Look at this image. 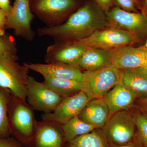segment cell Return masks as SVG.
I'll return each instance as SVG.
<instances>
[{"label":"cell","instance_id":"cell-22","mask_svg":"<svg viewBox=\"0 0 147 147\" xmlns=\"http://www.w3.org/2000/svg\"><path fill=\"white\" fill-rule=\"evenodd\" d=\"M62 125L65 139L66 142L90 133L96 129L81 120L78 117L71 119Z\"/></svg>","mask_w":147,"mask_h":147},{"label":"cell","instance_id":"cell-1","mask_svg":"<svg viewBox=\"0 0 147 147\" xmlns=\"http://www.w3.org/2000/svg\"><path fill=\"white\" fill-rule=\"evenodd\" d=\"M109 28L105 12L96 3L88 2L71 14L65 23L40 28L37 32L39 36L52 37L55 40L74 42Z\"/></svg>","mask_w":147,"mask_h":147},{"label":"cell","instance_id":"cell-35","mask_svg":"<svg viewBox=\"0 0 147 147\" xmlns=\"http://www.w3.org/2000/svg\"><path fill=\"white\" fill-rule=\"evenodd\" d=\"M145 1H146V4L147 5V0H145Z\"/></svg>","mask_w":147,"mask_h":147},{"label":"cell","instance_id":"cell-10","mask_svg":"<svg viewBox=\"0 0 147 147\" xmlns=\"http://www.w3.org/2000/svg\"><path fill=\"white\" fill-rule=\"evenodd\" d=\"M77 4L75 0H34L33 8L47 27H51L62 24L65 16Z\"/></svg>","mask_w":147,"mask_h":147},{"label":"cell","instance_id":"cell-30","mask_svg":"<svg viewBox=\"0 0 147 147\" xmlns=\"http://www.w3.org/2000/svg\"><path fill=\"white\" fill-rule=\"evenodd\" d=\"M7 13L0 9V36L5 34Z\"/></svg>","mask_w":147,"mask_h":147},{"label":"cell","instance_id":"cell-12","mask_svg":"<svg viewBox=\"0 0 147 147\" xmlns=\"http://www.w3.org/2000/svg\"><path fill=\"white\" fill-rule=\"evenodd\" d=\"M66 142L62 125L51 121H38L29 147H64Z\"/></svg>","mask_w":147,"mask_h":147},{"label":"cell","instance_id":"cell-9","mask_svg":"<svg viewBox=\"0 0 147 147\" xmlns=\"http://www.w3.org/2000/svg\"><path fill=\"white\" fill-rule=\"evenodd\" d=\"M110 27L130 32L138 37L147 34V15L115 7L105 12Z\"/></svg>","mask_w":147,"mask_h":147},{"label":"cell","instance_id":"cell-7","mask_svg":"<svg viewBox=\"0 0 147 147\" xmlns=\"http://www.w3.org/2000/svg\"><path fill=\"white\" fill-rule=\"evenodd\" d=\"M63 98L48 88L44 82L29 76L27 84L26 99L34 110L43 113H52Z\"/></svg>","mask_w":147,"mask_h":147},{"label":"cell","instance_id":"cell-18","mask_svg":"<svg viewBox=\"0 0 147 147\" xmlns=\"http://www.w3.org/2000/svg\"><path fill=\"white\" fill-rule=\"evenodd\" d=\"M121 82L139 96H147V67L120 69Z\"/></svg>","mask_w":147,"mask_h":147},{"label":"cell","instance_id":"cell-4","mask_svg":"<svg viewBox=\"0 0 147 147\" xmlns=\"http://www.w3.org/2000/svg\"><path fill=\"white\" fill-rule=\"evenodd\" d=\"M84 92L90 100L102 98L121 81L120 69L112 64L94 71L84 72Z\"/></svg>","mask_w":147,"mask_h":147},{"label":"cell","instance_id":"cell-11","mask_svg":"<svg viewBox=\"0 0 147 147\" xmlns=\"http://www.w3.org/2000/svg\"><path fill=\"white\" fill-rule=\"evenodd\" d=\"M90 100L86 94L81 91L73 95L63 98L53 112L43 113L41 119L42 120L53 121L63 125L78 117Z\"/></svg>","mask_w":147,"mask_h":147},{"label":"cell","instance_id":"cell-20","mask_svg":"<svg viewBox=\"0 0 147 147\" xmlns=\"http://www.w3.org/2000/svg\"><path fill=\"white\" fill-rule=\"evenodd\" d=\"M44 79L43 82L48 88L63 98L84 90L83 82L48 77H44Z\"/></svg>","mask_w":147,"mask_h":147},{"label":"cell","instance_id":"cell-21","mask_svg":"<svg viewBox=\"0 0 147 147\" xmlns=\"http://www.w3.org/2000/svg\"><path fill=\"white\" fill-rule=\"evenodd\" d=\"M64 147H108L102 130L96 128L91 132L66 142Z\"/></svg>","mask_w":147,"mask_h":147},{"label":"cell","instance_id":"cell-29","mask_svg":"<svg viewBox=\"0 0 147 147\" xmlns=\"http://www.w3.org/2000/svg\"><path fill=\"white\" fill-rule=\"evenodd\" d=\"M100 9L104 12H106L110 10L113 5V0H93Z\"/></svg>","mask_w":147,"mask_h":147},{"label":"cell","instance_id":"cell-6","mask_svg":"<svg viewBox=\"0 0 147 147\" xmlns=\"http://www.w3.org/2000/svg\"><path fill=\"white\" fill-rule=\"evenodd\" d=\"M136 127L134 117L128 110H123L111 116L102 131L107 142L121 145L134 139Z\"/></svg>","mask_w":147,"mask_h":147},{"label":"cell","instance_id":"cell-26","mask_svg":"<svg viewBox=\"0 0 147 147\" xmlns=\"http://www.w3.org/2000/svg\"><path fill=\"white\" fill-rule=\"evenodd\" d=\"M113 3L123 10L129 12H136V4L135 0H113Z\"/></svg>","mask_w":147,"mask_h":147},{"label":"cell","instance_id":"cell-8","mask_svg":"<svg viewBox=\"0 0 147 147\" xmlns=\"http://www.w3.org/2000/svg\"><path fill=\"white\" fill-rule=\"evenodd\" d=\"M30 0H15L7 16L6 29H12L14 34L28 40H32L34 32L31 26L33 19Z\"/></svg>","mask_w":147,"mask_h":147},{"label":"cell","instance_id":"cell-27","mask_svg":"<svg viewBox=\"0 0 147 147\" xmlns=\"http://www.w3.org/2000/svg\"><path fill=\"white\" fill-rule=\"evenodd\" d=\"M0 147H24L21 143L13 137L0 139Z\"/></svg>","mask_w":147,"mask_h":147},{"label":"cell","instance_id":"cell-34","mask_svg":"<svg viewBox=\"0 0 147 147\" xmlns=\"http://www.w3.org/2000/svg\"><path fill=\"white\" fill-rule=\"evenodd\" d=\"M146 65H147V50H146Z\"/></svg>","mask_w":147,"mask_h":147},{"label":"cell","instance_id":"cell-24","mask_svg":"<svg viewBox=\"0 0 147 147\" xmlns=\"http://www.w3.org/2000/svg\"><path fill=\"white\" fill-rule=\"evenodd\" d=\"M134 118L137 129V135L144 147H147V114L137 113Z\"/></svg>","mask_w":147,"mask_h":147},{"label":"cell","instance_id":"cell-2","mask_svg":"<svg viewBox=\"0 0 147 147\" xmlns=\"http://www.w3.org/2000/svg\"><path fill=\"white\" fill-rule=\"evenodd\" d=\"M34 111L26 100L11 93L8 110L11 134L24 147H29L36 130Z\"/></svg>","mask_w":147,"mask_h":147},{"label":"cell","instance_id":"cell-23","mask_svg":"<svg viewBox=\"0 0 147 147\" xmlns=\"http://www.w3.org/2000/svg\"><path fill=\"white\" fill-rule=\"evenodd\" d=\"M11 94V92L8 89L0 87V139L11 137L8 117Z\"/></svg>","mask_w":147,"mask_h":147},{"label":"cell","instance_id":"cell-15","mask_svg":"<svg viewBox=\"0 0 147 147\" xmlns=\"http://www.w3.org/2000/svg\"><path fill=\"white\" fill-rule=\"evenodd\" d=\"M147 50L144 46L135 47L127 45L110 50L111 64L119 69L147 67Z\"/></svg>","mask_w":147,"mask_h":147},{"label":"cell","instance_id":"cell-17","mask_svg":"<svg viewBox=\"0 0 147 147\" xmlns=\"http://www.w3.org/2000/svg\"><path fill=\"white\" fill-rule=\"evenodd\" d=\"M78 117L95 128L102 127L109 119V108L102 98H95L87 103Z\"/></svg>","mask_w":147,"mask_h":147},{"label":"cell","instance_id":"cell-5","mask_svg":"<svg viewBox=\"0 0 147 147\" xmlns=\"http://www.w3.org/2000/svg\"><path fill=\"white\" fill-rule=\"evenodd\" d=\"M139 39L130 32L110 27L96 31L86 38L74 42L88 47L112 50L133 45L139 42Z\"/></svg>","mask_w":147,"mask_h":147},{"label":"cell","instance_id":"cell-16","mask_svg":"<svg viewBox=\"0 0 147 147\" xmlns=\"http://www.w3.org/2000/svg\"><path fill=\"white\" fill-rule=\"evenodd\" d=\"M137 97L133 92L125 87L121 81L102 98L109 108V118L118 111L128 110Z\"/></svg>","mask_w":147,"mask_h":147},{"label":"cell","instance_id":"cell-3","mask_svg":"<svg viewBox=\"0 0 147 147\" xmlns=\"http://www.w3.org/2000/svg\"><path fill=\"white\" fill-rule=\"evenodd\" d=\"M17 55H0V87L8 89L13 95L26 100L30 69L17 62Z\"/></svg>","mask_w":147,"mask_h":147},{"label":"cell","instance_id":"cell-33","mask_svg":"<svg viewBox=\"0 0 147 147\" xmlns=\"http://www.w3.org/2000/svg\"><path fill=\"white\" fill-rule=\"evenodd\" d=\"M144 46L145 47H146V48H147V34L146 40V42H145V44H144Z\"/></svg>","mask_w":147,"mask_h":147},{"label":"cell","instance_id":"cell-36","mask_svg":"<svg viewBox=\"0 0 147 147\" xmlns=\"http://www.w3.org/2000/svg\"><path fill=\"white\" fill-rule=\"evenodd\" d=\"M135 1H136V2L137 3V0H135Z\"/></svg>","mask_w":147,"mask_h":147},{"label":"cell","instance_id":"cell-14","mask_svg":"<svg viewBox=\"0 0 147 147\" xmlns=\"http://www.w3.org/2000/svg\"><path fill=\"white\" fill-rule=\"evenodd\" d=\"M24 64L30 70L40 74L43 77L84 82V72L77 65L61 63L46 64L24 63Z\"/></svg>","mask_w":147,"mask_h":147},{"label":"cell","instance_id":"cell-25","mask_svg":"<svg viewBox=\"0 0 147 147\" xmlns=\"http://www.w3.org/2000/svg\"><path fill=\"white\" fill-rule=\"evenodd\" d=\"M16 43L12 36L5 34L0 36V55H17Z\"/></svg>","mask_w":147,"mask_h":147},{"label":"cell","instance_id":"cell-32","mask_svg":"<svg viewBox=\"0 0 147 147\" xmlns=\"http://www.w3.org/2000/svg\"><path fill=\"white\" fill-rule=\"evenodd\" d=\"M140 104L142 109L145 111L146 114H147V96L141 100Z\"/></svg>","mask_w":147,"mask_h":147},{"label":"cell","instance_id":"cell-31","mask_svg":"<svg viewBox=\"0 0 147 147\" xmlns=\"http://www.w3.org/2000/svg\"><path fill=\"white\" fill-rule=\"evenodd\" d=\"M11 8L9 0H0V9L4 11L7 14L10 12Z\"/></svg>","mask_w":147,"mask_h":147},{"label":"cell","instance_id":"cell-13","mask_svg":"<svg viewBox=\"0 0 147 147\" xmlns=\"http://www.w3.org/2000/svg\"><path fill=\"white\" fill-rule=\"evenodd\" d=\"M88 47L73 41L62 44L60 41L55 40L47 47L45 60L46 63H61L76 65Z\"/></svg>","mask_w":147,"mask_h":147},{"label":"cell","instance_id":"cell-19","mask_svg":"<svg viewBox=\"0 0 147 147\" xmlns=\"http://www.w3.org/2000/svg\"><path fill=\"white\" fill-rule=\"evenodd\" d=\"M110 65L111 50L88 47L76 65L86 71H92Z\"/></svg>","mask_w":147,"mask_h":147},{"label":"cell","instance_id":"cell-28","mask_svg":"<svg viewBox=\"0 0 147 147\" xmlns=\"http://www.w3.org/2000/svg\"><path fill=\"white\" fill-rule=\"evenodd\" d=\"M108 147H144L137 134L131 142L124 144H115L108 142Z\"/></svg>","mask_w":147,"mask_h":147}]
</instances>
